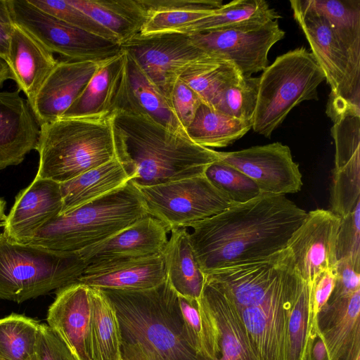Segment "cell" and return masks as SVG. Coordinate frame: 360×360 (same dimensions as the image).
<instances>
[{
    "label": "cell",
    "instance_id": "cell-1",
    "mask_svg": "<svg viewBox=\"0 0 360 360\" xmlns=\"http://www.w3.org/2000/svg\"><path fill=\"white\" fill-rule=\"evenodd\" d=\"M307 212L285 195L261 193L190 226V241L207 275L266 259L285 250Z\"/></svg>",
    "mask_w": 360,
    "mask_h": 360
},
{
    "label": "cell",
    "instance_id": "cell-2",
    "mask_svg": "<svg viewBox=\"0 0 360 360\" xmlns=\"http://www.w3.org/2000/svg\"><path fill=\"white\" fill-rule=\"evenodd\" d=\"M116 158L137 187H148L204 174L219 151L193 142L143 115L111 114Z\"/></svg>",
    "mask_w": 360,
    "mask_h": 360
},
{
    "label": "cell",
    "instance_id": "cell-3",
    "mask_svg": "<svg viewBox=\"0 0 360 360\" xmlns=\"http://www.w3.org/2000/svg\"><path fill=\"white\" fill-rule=\"evenodd\" d=\"M101 290L117 313L122 360H198L186 335L178 295L167 279L149 290Z\"/></svg>",
    "mask_w": 360,
    "mask_h": 360
},
{
    "label": "cell",
    "instance_id": "cell-4",
    "mask_svg": "<svg viewBox=\"0 0 360 360\" xmlns=\"http://www.w3.org/2000/svg\"><path fill=\"white\" fill-rule=\"evenodd\" d=\"M36 178L59 184L116 157L111 115L60 117L40 126Z\"/></svg>",
    "mask_w": 360,
    "mask_h": 360
},
{
    "label": "cell",
    "instance_id": "cell-5",
    "mask_svg": "<svg viewBox=\"0 0 360 360\" xmlns=\"http://www.w3.org/2000/svg\"><path fill=\"white\" fill-rule=\"evenodd\" d=\"M147 215L139 190L129 181L118 189L50 219L27 243L56 251L77 252Z\"/></svg>",
    "mask_w": 360,
    "mask_h": 360
},
{
    "label": "cell",
    "instance_id": "cell-6",
    "mask_svg": "<svg viewBox=\"0 0 360 360\" xmlns=\"http://www.w3.org/2000/svg\"><path fill=\"white\" fill-rule=\"evenodd\" d=\"M86 264L77 252L18 243L0 233V300L21 303L77 282Z\"/></svg>",
    "mask_w": 360,
    "mask_h": 360
},
{
    "label": "cell",
    "instance_id": "cell-7",
    "mask_svg": "<svg viewBox=\"0 0 360 360\" xmlns=\"http://www.w3.org/2000/svg\"><path fill=\"white\" fill-rule=\"evenodd\" d=\"M259 78L252 128L267 138L296 105L318 100L317 87L326 80L312 53L303 46L278 56Z\"/></svg>",
    "mask_w": 360,
    "mask_h": 360
},
{
    "label": "cell",
    "instance_id": "cell-8",
    "mask_svg": "<svg viewBox=\"0 0 360 360\" xmlns=\"http://www.w3.org/2000/svg\"><path fill=\"white\" fill-rule=\"evenodd\" d=\"M302 280L285 248L271 295L260 305L237 307L255 360H288L290 314Z\"/></svg>",
    "mask_w": 360,
    "mask_h": 360
},
{
    "label": "cell",
    "instance_id": "cell-9",
    "mask_svg": "<svg viewBox=\"0 0 360 360\" xmlns=\"http://www.w3.org/2000/svg\"><path fill=\"white\" fill-rule=\"evenodd\" d=\"M137 188L148 214L160 221L168 232L190 226L234 204L204 174Z\"/></svg>",
    "mask_w": 360,
    "mask_h": 360
},
{
    "label": "cell",
    "instance_id": "cell-10",
    "mask_svg": "<svg viewBox=\"0 0 360 360\" xmlns=\"http://www.w3.org/2000/svg\"><path fill=\"white\" fill-rule=\"evenodd\" d=\"M293 17L330 87V101L360 106V70L333 30L328 19L307 0H291Z\"/></svg>",
    "mask_w": 360,
    "mask_h": 360
},
{
    "label": "cell",
    "instance_id": "cell-11",
    "mask_svg": "<svg viewBox=\"0 0 360 360\" xmlns=\"http://www.w3.org/2000/svg\"><path fill=\"white\" fill-rule=\"evenodd\" d=\"M14 22L52 53L71 60H103L119 53L121 45L63 22L29 3L10 0Z\"/></svg>",
    "mask_w": 360,
    "mask_h": 360
},
{
    "label": "cell",
    "instance_id": "cell-12",
    "mask_svg": "<svg viewBox=\"0 0 360 360\" xmlns=\"http://www.w3.org/2000/svg\"><path fill=\"white\" fill-rule=\"evenodd\" d=\"M198 303V360H255L240 313L226 292L205 280Z\"/></svg>",
    "mask_w": 360,
    "mask_h": 360
},
{
    "label": "cell",
    "instance_id": "cell-13",
    "mask_svg": "<svg viewBox=\"0 0 360 360\" xmlns=\"http://www.w3.org/2000/svg\"><path fill=\"white\" fill-rule=\"evenodd\" d=\"M285 34L276 20L188 35L192 43L207 55L227 60L242 76L251 77L268 67L269 51Z\"/></svg>",
    "mask_w": 360,
    "mask_h": 360
},
{
    "label": "cell",
    "instance_id": "cell-14",
    "mask_svg": "<svg viewBox=\"0 0 360 360\" xmlns=\"http://www.w3.org/2000/svg\"><path fill=\"white\" fill-rule=\"evenodd\" d=\"M121 47L136 61L169 102L174 86L183 71L206 55L192 43L188 34L175 32L138 34Z\"/></svg>",
    "mask_w": 360,
    "mask_h": 360
},
{
    "label": "cell",
    "instance_id": "cell-15",
    "mask_svg": "<svg viewBox=\"0 0 360 360\" xmlns=\"http://www.w3.org/2000/svg\"><path fill=\"white\" fill-rule=\"evenodd\" d=\"M219 160L250 178L262 193L285 195L297 193L303 185L289 147L280 142L219 152Z\"/></svg>",
    "mask_w": 360,
    "mask_h": 360
},
{
    "label": "cell",
    "instance_id": "cell-16",
    "mask_svg": "<svg viewBox=\"0 0 360 360\" xmlns=\"http://www.w3.org/2000/svg\"><path fill=\"white\" fill-rule=\"evenodd\" d=\"M340 220L330 210L310 211L288 243L296 270L311 288L323 273L335 268Z\"/></svg>",
    "mask_w": 360,
    "mask_h": 360
},
{
    "label": "cell",
    "instance_id": "cell-17",
    "mask_svg": "<svg viewBox=\"0 0 360 360\" xmlns=\"http://www.w3.org/2000/svg\"><path fill=\"white\" fill-rule=\"evenodd\" d=\"M360 289L333 296L316 317L328 360H360Z\"/></svg>",
    "mask_w": 360,
    "mask_h": 360
},
{
    "label": "cell",
    "instance_id": "cell-18",
    "mask_svg": "<svg viewBox=\"0 0 360 360\" xmlns=\"http://www.w3.org/2000/svg\"><path fill=\"white\" fill-rule=\"evenodd\" d=\"M60 184L49 179L34 178L16 195L4 221V235L9 240L27 243L36 231L61 212Z\"/></svg>",
    "mask_w": 360,
    "mask_h": 360
},
{
    "label": "cell",
    "instance_id": "cell-19",
    "mask_svg": "<svg viewBox=\"0 0 360 360\" xmlns=\"http://www.w3.org/2000/svg\"><path fill=\"white\" fill-rule=\"evenodd\" d=\"M123 51L124 62L113 101L112 112L120 111L146 115L171 130L186 132L170 102L136 61Z\"/></svg>",
    "mask_w": 360,
    "mask_h": 360
},
{
    "label": "cell",
    "instance_id": "cell-20",
    "mask_svg": "<svg viewBox=\"0 0 360 360\" xmlns=\"http://www.w3.org/2000/svg\"><path fill=\"white\" fill-rule=\"evenodd\" d=\"M101 60H58L30 107L41 126L60 118L82 94Z\"/></svg>",
    "mask_w": 360,
    "mask_h": 360
},
{
    "label": "cell",
    "instance_id": "cell-21",
    "mask_svg": "<svg viewBox=\"0 0 360 360\" xmlns=\"http://www.w3.org/2000/svg\"><path fill=\"white\" fill-rule=\"evenodd\" d=\"M90 317V287L79 282L58 289L48 309V326L63 341L77 360H91L89 353Z\"/></svg>",
    "mask_w": 360,
    "mask_h": 360
},
{
    "label": "cell",
    "instance_id": "cell-22",
    "mask_svg": "<svg viewBox=\"0 0 360 360\" xmlns=\"http://www.w3.org/2000/svg\"><path fill=\"white\" fill-rule=\"evenodd\" d=\"M284 250L264 260L216 270L205 278L226 292L238 308L260 305L278 281Z\"/></svg>",
    "mask_w": 360,
    "mask_h": 360
},
{
    "label": "cell",
    "instance_id": "cell-23",
    "mask_svg": "<svg viewBox=\"0 0 360 360\" xmlns=\"http://www.w3.org/2000/svg\"><path fill=\"white\" fill-rule=\"evenodd\" d=\"M168 231L156 218L145 216L105 240L77 251L87 265L101 262L160 254Z\"/></svg>",
    "mask_w": 360,
    "mask_h": 360
},
{
    "label": "cell",
    "instance_id": "cell-24",
    "mask_svg": "<svg viewBox=\"0 0 360 360\" xmlns=\"http://www.w3.org/2000/svg\"><path fill=\"white\" fill-rule=\"evenodd\" d=\"M162 254L89 264L77 282L98 289L145 290L166 281Z\"/></svg>",
    "mask_w": 360,
    "mask_h": 360
},
{
    "label": "cell",
    "instance_id": "cell-25",
    "mask_svg": "<svg viewBox=\"0 0 360 360\" xmlns=\"http://www.w3.org/2000/svg\"><path fill=\"white\" fill-rule=\"evenodd\" d=\"M40 126L20 91H0V169L21 163L36 150Z\"/></svg>",
    "mask_w": 360,
    "mask_h": 360
},
{
    "label": "cell",
    "instance_id": "cell-26",
    "mask_svg": "<svg viewBox=\"0 0 360 360\" xmlns=\"http://www.w3.org/2000/svg\"><path fill=\"white\" fill-rule=\"evenodd\" d=\"M57 62L53 53L15 23L7 64L18 90L25 94L30 105Z\"/></svg>",
    "mask_w": 360,
    "mask_h": 360
},
{
    "label": "cell",
    "instance_id": "cell-27",
    "mask_svg": "<svg viewBox=\"0 0 360 360\" xmlns=\"http://www.w3.org/2000/svg\"><path fill=\"white\" fill-rule=\"evenodd\" d=\"M161 254L166 278L178 295L198 300L205 275L195 258L186 228L174 229Z\"/></svg>",
    "mask_w": 360,
    "mask_h": 360
},
{
    "label": "cell",
    "instance_id": "cell-28",
    "mask_svg": "<svg viewBox=\"0 0 360 360\" xmlns=\"http://www.w3.org/2000/svg\"><path fill=\"white\" fill-rule=\"evenodd\" d=\"M113 34L122 45L136 35L147 19L142 0H68Z\"/></svg>",
    "mask_w": 360,
    "mask_h": 360
},
{
    "label": "cell",
    "instance_id": "cell-29",
    "mask_svg": "<svg viewBox=\"0 0 360 360\" xmlns=\"http://www.w3.org/2000/svg\"><path fill=\"white\" fill-rule=\"evenodd\" d=\"M124 61V52L101 60L79 97L61 117L110 115Z\"/></svg>",
    "mask_w": 360,
    "mask_h": 360
},
{
    "label": "cell",
    "instance_id": "cell-30",
    "mask_svg": "<svg viewBox=\"0 0 360 360\" xmlns=\"http://www.w3.org/2000/svg\"><path fill=\"white\" fill-rule=\"evenodd\" d=\"M130 180L124 167L115 157L60 184L63 198V207L60 214L67 213L118 189Z\"/></svg>",
    "mask_w": 360,
    "mask_h": 360
},
{
    "label": "cell",
    "instance_id": "cell-31",
    "mask_svg": "<svg viewBox=\"0 0 360 360\" xmlns=\"http://www.w3.org/2000/svg\"><path fill=\"white\" fill-rule=\"evenodd\" d=\"M147 19L140 35L178 32L212 14L223 5L221 0H142Z\"/></svg>",
    "mask_w": 360,
    "mask_h": 360
},
{
    "label": "cell",
    "instance_id": "cell-32",
    "mask_svg": "<svg viewBox=\"0 0 360 360\" xmlns=\"http://www.w3.org/2000/svg\"><path fill=\"white\" fill-rule=\"evenodd\" d=\"M90 297L89 353L91 360H122L121 333L114 306L101 289L90 287Z\"/></svg>",
    "mask_w": 360,
    "mask_h": 360
},
{
    "label": "cell",
    "instance_id": "cell-33",
    "mask_svg": "<svg viewBox=\"0 0 360 360\" xmlns=\"http://www.w3.org/2000/svg\"><path fill=\"white\" fill-rule=\"evenodd\" d=\"M251 128L252 121L231 117L202 103L186 133L201 146L224 148L243 137Z\"/></svg>",
    "mask_w": 360,
    "mask_h": 360
},
{
    "label": "cell",
    "instance_id": "cell-34",
    "mask_svg": "<svg viewBox=\"0 0 360 360\" xmlns=\"http://www.w3.org/2000/svg\"><path fill=\"white\" fill-rule=\"evenodd\" d=\"M242 77L233 63L206 53L188 65L179 79L200 97L202 103L211 106L226 87Z\"/></svg>",
    "mask_w": 360,
    "mask_h": 360
},
{
    "label": "cell",
    "instance_id": "cell-35",
    "mask_svg": "<svg viewBox=\"0 0 360 360\" xmlns=\"http://www.w3.org/2000/svg\"><path fill=\"white\" fill-rule=\"evenodd\" d=\"M281 16L264 0H235L178 32L193 34L204 31L226 29L236 26L264 23L278 20Z\"/></svg>",
    "mask_w": 360,
    "mask_h": 360
},
{
    "label": "cell",
    "instance_id": "cell-36",
    "mask_svg": "<svg viewBox=\"0 0 360 360\" xmlns=\"http://www.w3.org/2000/svg\"><path fill=\"white\" fill-rule=\"evenodd\" d=\"M307 1L328 19L354 65L360 70V1Z\"/></svg>",
    "mask_w": 360,
    "mask_h": 360
},
{
    "label": "cell",
    "instance_id": "cell-37",
    "mask_svg": "<svg viewBox=\"0 0 360 360\" xmlns=\"http://www.w3.org/2000/svg\"><path fill=\"white\" fill-rule=\"evenodd\" d=\"M288 331V360H309L317 326L313 318L311 288L303 279L292 303Z\"/></svg>",
    "mask_w": 360,
    "mask_h": 360
},
{
    "label": "cell",
    "instance_id": "cell-38",
    "mask_svg": "<svg viewBox=\"0 0 360 360\" xmlns=\"http://www.w3.org/2000/svg\"><path fill=\"white\" fill-rule=\"evenodd\" d=\"M40 323L11 314L0 319V360H32L35 356Z\"/></svg>",
    "mask_w": 360,
    "mask_h": 360
},
{
    "label": "cell",
    "instance_id": "cell-39",
    "mask_svg": "<svg viewBox=\"0 0 360 360\" xmlns=\"http://www.w3.org/2000/svg\"><path fill=\"white\" fill-rule=\"evenodd\" d=\"M360 202V155L333 170L330 189V211L341 219Z\"/></svg>",
    "mask_w": 360,
    "mask_h": 360
},
{
    "label": "cell",
    "instance_id": "cell-40",
    "mask_svg": "<svg viewBox=\"0 0 360 360\" xmlns=\"http://www.w3.org/2000/svg\"><path fill=\"white\" fill-rule=\"evenodd\" d=\"M259 82V77H240L226 87L211 107L231 117L252 121L257 105Z\"/></svg>",
    "mask_w": 360,
    "mask_h": 360
},
{
    "label": "cell",
    "instance_id": "cell-41",
    "mask_svg": "<svg viewBox=\"0 0 360 360\" xmlns=\"http://www.w3.org/2000/svg\"><path fill=\"white\" fill-rule=\"evenodd\" d=\"M204 175L234 203L246 202L262 193L250 178L220 160L210 165Z\"/></svg>",
    "mask_w": 360,
    "mask_h": 360
},
{
    "label": "cell",
    "instance_id": "cell-42",
    "mask_svg": "<svg viewBox=\"0 0 360 360\" xmlns=\"http://www.w3.org/2000/svg\"><path fill=\"white\" fill-rule=\"evenodd\" d=\"M27 1L39 10L72 26L105 39L118 42L113 34L84 13L71 5L68 0Z\"/></svg>",
    "mask_w": 360,
    "mask_h": 360
},
{
    "label": "cell",
    "instance_id": "cell-43",
    "mask_svg": "<svg viewBox=\"0 0 360 360\" xmlns=\"http://www.w3.org/2000/svg\"><path fill=\"white\" fill-rule=\"evenodd\" d=\"M337 261L350 258L360 266V202L340 220L336 239Z\"/></svg>",
    "mask_w": 360,
    "mask_h": 360
},
{
    "label": "cell",
    "instance_id": "cell-44",
    "mask_svg": "<svg viewBox=\"0 0 360 360\" xmlns=\"http://www.w3.org/2000/svg\"><path fill=\"white\" fill-rule=\"evenodd\" d=\"M170 103L176 117L186 131L202 103L200 97L179 79L174 86Z\"/></svg>",
    "mask_w": 360,
    "mask_h": 360
},
{
    "label": "cell",
    "instance_id": "cell-45",
    "mask_svg": "<svg viewBox=\"0 0 360 360\" xmlns=\"http://www.w3.org/2000/svg\"><path fill=\"white\" fill-rule=\"evenodd\" d=\"M35 356L37 360H77L48 324L39 325Z\"/></svg>",
    "mask_w": 360,
    "mask_h": 360
},
{
    "label": "cell",
    "instance_id": "cell-46",
    "mask_svg": "<svg viewBox=\"0 0 360 360\" xmlns=\"http://www.w3.org/2000/svg\"><path fill=\"white\" fill-rule=\"evenodd\" d=\"M178 301L187 339L198 354L201 329L198 300L178 295Z\"/></svg>",
    "mask_w": 360,
    "mask_h": 360
},
{
    "label": "cell",
    "instance_id": "cell-47",
    "mask_svg": "<svg viewBox=\"0 0 360 360\" xmlns=\"http://www.w3.org/2000/svg\"><path fill=\"white\" fill-rule=\"evenodd\" d=\"M335 269V283L331 295H342L360 289V266L350 258L338 260Z\"/></svg>",
    "mask_w": 360,
    "mask_h": 360
},
{
    "label": "cell",
    "instance_id": "cell-48",
    "mask_svg": "<svg viewBox=\"0 0 360 360\" xmlns=\"http://www.w3.org/2000/svg\"><path fill=\"white\" fill-rule=\"evenodd\" d=\"M335 269L323 273L311 288L313 318L316 324V317L320 310L328 302L334 289Z\"/></svg>",
    "mask_w": 360,
    "mask_h": 360
},
{
    "label": "cell",
    "instance_id": "cell-49",
    "mask_svg": "<svg viewBox=\"0 0 360 360\" xmlns=\"http://www.w3.org/2000/svg\"><path fill=\"white\" fill-rule=\"evenodd\" d=\"M14 25L10 0H0V58L6 63Z\"/></svg>",
    "mask_w": 360,
    "mask_h": 360
},
{
    "label": "cell",
    "instance_id": "cell-50",
    "mask_svg": "<svg viewBox=\"0 0 360 360\" xmlns=\"http://www.w3.org/2000/svg\"><path fill=\"white\" fill-rule=\"evenodd\" d=\"M8 79L13 80V75L7 63L0 58V87H1Z\"/></svg>",
    "mask_w": 360,
    "mask_h": 360
},
{
    "label": "cell",
    "instance_id": "cell-51",
    "mask_svg": "<svg viewBox=\"0 0 360 360\" xmlns=\"http://www.w3.org/2000/svg\"><path fill=\"white\" fill-rule=\"evenodd\" d=\"M6 201L0 198V226H3L6 215L4 214Z\"/></svg>",
    "mask_w": 360,
    "mask_h": 360
},
{
    "label": "cell",
    "instance_id": "cell-52",
    "mask_svg": "<svg viewBox=\"0 0 360 360\" xmlns=\"http://www.w3.org/2000/svg\"><path fill=\"white\" fill-rule=\"evenodd\" d=\"M32 360H37L36 356H34Z\"/></svg>",
    "mask_w": 360,
    "mask_h": 360
}]
</instances>
